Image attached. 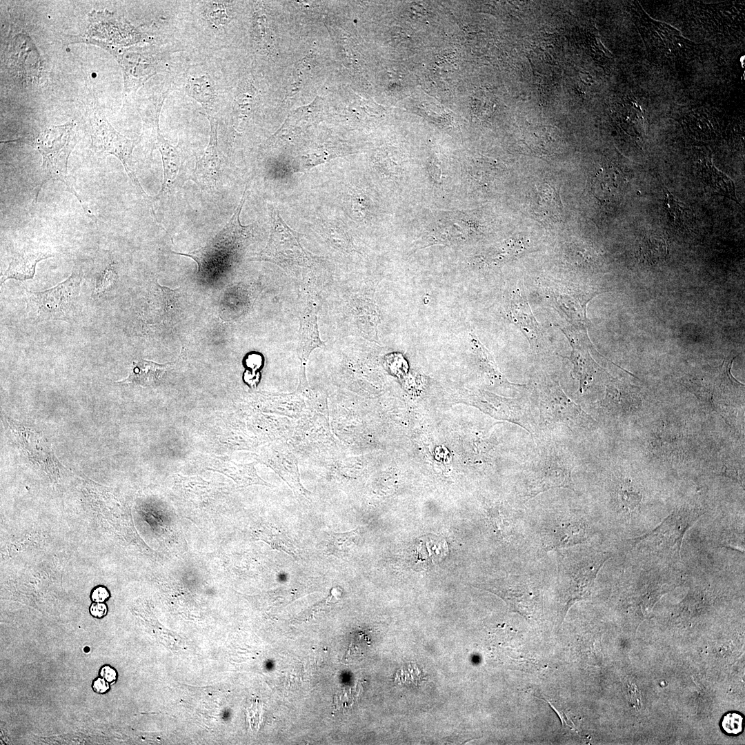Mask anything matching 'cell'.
I'll return each mask as SVG.
<instances>
[{
  "label": "cell",
  "instance_id": "1",
  "mask_svg": "<svg viewBox=\"0 0 745 745\" xmlns=\"http://www.w3.org/2000/svg\"><path fill=\"white\" fill-rule=\"evenodd\" d=\"M79 137L74 121L59 126H50L43 129L32 139L15 141L32 145L42 157L41 181L37 190L36 199L43 185L49 180L61 181L79 200L87 215L94 217L85 208L74 189V179L68 175V162L70 155L78 142Z\"/></svg>",
  "mask_w": 745,
  "mask_h": 745
},
{
  "label": "cell",
  "instance_id": "2",
  "mask_svg": "<svg viewBox=\"0 0 745 745\" xmlns=\"http://www.w3.org/2000/svg\"><path fill=\"white\" fill-rule=\"evenodd\" d=\"M82 281V271L75 270L66 279L52 288L42 291L26 290V312L29 321H74L81 310Z\"/></svg>",
  "mask_w": 745,
  "mask_h": 745
},
{
  "label": "cell",
  "instance_id": "3",
  "mask_svg": "<svg viewBox=\"0 0 745 745\" xmlns=\"http://www.w3.org/2000/svg\"><path fill=\"white\" fill-rule=\"evenodd\" d=\"M246 197V189L229 221L205 246L189 252H172L194 259L200 274L218 272L228 266L252 235V225L243 226L239 219Z\"/></svg>",
  "mask_w": 745,
  "mask_h": 745
},
{
  "label": "cell",
  "instance_id": "4",
  "mask_svg": "<svg viewBox=\"0 0 745 745\" xmlns=\"http://www.w3.org/2000/svg\"><path fill=\"white\" fill-rule=\"evenodd\" d=\"M11 25L4 53V63L9 72L22 83L39 82L43 74V61L21 21L10 13Z\"/></svg>",
  "mask_w": 745,
  "mask_h": 745
},
{
  "label": "cell",
  "instance_id": "5",
  "mask_svg": "<svg viewBox=\"0 0 745 745\" xmlns=\"http://www.w3.org/2000/svg\"><path fill=\"white\" fill-rule=\"evenodd\" d=\"M270 234L266 247L252 260L267 261L288 269L308 266V255L300 245L299 234L281 218L278 210L269 205Z\"/></svg>",
  "mask_w": 745,
  "mask_h": 745
},
{
  "label": "cell",
  "instance_id": "6",
  "mask_svg": "<svg viewBox=\"0 0 745 745\" xmlns=\"http://www.w3.org/2000/svg\"><path fill=\"white\" fill-rule=\"evenodd\" d=\"M77 41L97 46L106 50L118 61L123 72L124 91H136L158 71V61L146 48H123L112 46L86 35Z\"/></svg>",
  "mask_w": 745,
  "mask_h": 745
},
{
  "label": "cell",
  "instance_id": "7",
  "mask_svg": "<svg viewBox=\"0 0 745 745\" xmlns=\"http://www.w3.org/2000/svg\"><path fill=\"white\" fill-rule=\"evenodd\" d=\"M89 117L92 149L98 153L111 154L117 157L137 190L145 194L131 168V156L138 140L129 139L117 132L98 109H93Z\"/></svg>",
  "mask_w": 745,
  "mask_h": 745
},
{
  "label": "cell",
  "instance_id": "8",
  "mask_svg": "<svg viewBox=\"0 0 745 745\" xmlns=\"http://www.w3.org/2000/svg\"><path fill=\"white\" fill-rule=\"evenodd\" d=\"M700 515L693 508L677 509L650 533L636 539V544L659 552H675L680 557L684 535Z\"/></svg>",
  "mask_w": 745,
  "mask_h": 745
},
{
  "label": "cell",
  "instance_id": "9",
  "mask_svg": "<svg viewBox=\"0 0 745 745\" xmlns=\"http://www.w3.org/2000/svg\"><path fill=\"white\" fill-rule=\"evenodd\" d=\"M541 409L548 421L590 427L595 421L564 393L557 384L545 386L542 392Z\"/></svg>",
  "mask_w": 745,
  "mask_h": 745
},
{
  "label": "cell",
  "instance_id": "10",
  "mask_svg": "<svg viewBox=\"0 0 745 745\" xmlns=\"http://www.w3.org/2000/svg\"><path fill=\"white\" fill-rule=\"evenodd\" d=\"M89 19L86 36L98 41L120 47L141 39V33L108 11H93L89 14Z\"/></svg>",
  "mask_w": 745,
  "mask_h": 745
},
{
  "label": "cell",
  "instance_id": "11",
  "mask_svg": "<svg viewBox=\"0 0 745 745\" xmlns=\"http://www.w3.org/2000/svg\"><path fill=\"white\" fill-rule=\"evenodd\" d=\"M210 125V140L193 172L196 182L206 186H215L220 177L221 161L217 148L218 121L208 116Z\"/></svg>",
  "mask_w": 745,
  "mask_h": 745
},
{
  "label": "cell",
  "instance_id": "12",
  "mask_svg": "<svg viewBox=\"0 0 745 745\" xmlns=\"http://www.w3.org/2000/svg\"><path fill=\"white\" fill-rule=\"evenodd\" d=\"M317 311L315 301H309L301 314L298 349L301 359L300 372H305V366L312 351L316 348L324 346L319 337Z\"/></svg>",
  "mask_w": 745,
  "mask_h": 745
},
{
  "label": "cell",
  "instance_id": "13",
  "mask_svg": "<svg viewBox=\"0 0 745 745\" xmlns=\"http://www.w3.org/2000/svg\"><path fill=\"white\" fill-rule=\"evenodd\" d=\"M156 135V146L161 153L163 168L162 186L155 198L158 200L170 193L175 188L182 168L183 158L180 148L171 145L162 136L159 127L157 129Z\"/></svg>",
  "mask_w": 745,
  "mask_h": 745
},
{
  "label": "cell",
  "instance_id": "14",
  "mask_svg": "<svg viewBox=\"0 0 745 745\" xmlns=\"http://www.w3.org/2000/svg\"><path fill=\"white\" fill-rule=\"evenodd\" d=\"M53 256L52 253L41 250H22L17 252L12 257L8 268L1 275V286L10 279L18 281L32 279L37 263Z\"/></svg>",
  "mask_w": 745,
  "mask_h": 745
},
{
  "label": "cell",
  "instance_id": "15",
  "mask_svg": "<svg viewBox=\"0 0 745 745\" xmlns=\"http://www.w3.org/2000/svg\"><path fill=\"white\" fill-rule=\"evenodd\" d=\"M564 288H553V297L557 307L562 310L575 328H586L588 322L586 316L587 303L591 297H582L577 292Z\"/></svg>",
  "mask_w": 745,
  "mask_h": 745
},
{
  "label": "cell",
  "instance_id": "16",
  "mask_svg": "<svg viewBox=\"0 0 745 745\" xmlns=\"http://www.w3.org/2000/svg\"><path fill=\"white\" fill-rule=\"evenodd\" d=\"M606 560V557L603 555L595 557L573 573L566 601V611L573 604L586 596L599 568Z\"/></svg>",
  "mask_w": 745,
  "mask_h": 745
},
{
  "label": "cell",
  "instance_id": "17",
  "mask_svg": "<svg viewBox=\"0 0 745 745\" xmlns=\"http://www.w3.org/2000/svg\"><path fill=\"white\" fill-rule=\"evenodd\" d=\"M510 317L529 341L537 339L539 334L538 324L524 295L519 289L514 291L510 304Z\"/></svg>",
  "mask_w": 745,
  "mask_h": 745
},
{
  "label": "cell",
  "instance_id": "18",
  "mask_svg": "<svg viewBox=\"0 0 745 745\" xmlns=\"http://www.w3.org/2000/svg\"><path fill=\"white\" fill-rule=\"evenodd\" d=\"M170 363L161 364L152 361L140 359L134 361L129 375L118 384H130L141 386H154L159 384Z\"/></svg>",
  "mask_w": 745,
  "mask_h": 745
},
{
  "label": "cell",
  "instance_id": "19",
  "mask_svg": "<svg viewBox=\"0 0 745 745\" xmlns=\"http://www.w3.org/2000/svg\"><path fill=\"white\" fill-rule=\"evenodd\" d=\"M448 546L444 540L437 537H426L421 540L416 549L417 559L421 563L435 564L445 557Z\"/></svg>",
  "mask_w": 745,
  "mask_h": 745
},
{
  "label": "cell",
  "instance_id": "20",
  "mask_svg": "<svg viewBox=\"0 0 745 745\" xmlns=\"http://www.w3.org/2000/svg\"><path fill=\"white\" fill-rule=\"evenodd\" d=\"M358 531L356 529L341 533L330 532L328 539V551L339 557L346 556L357 544Z\"/></svg>",
  "mask_w": 745,
  "mask_h": 745
},
{
  "label": "cell",
  "instance_id": "21",
  "mask_svg": "<svg viewBox=\"0 0 745 745\" xmlns=\"http://www.w3.org/2000/svg\"><path fill=\"white\" fill-rule=\"evenodd\" d=\"M187 94L203 106L212 104L215 99V90L206 75L198 78H190L186 86Z\"/></svg>",
  "mask_w": 745,
  "mask_h": 745
},
{
  "label": "cell",
  "instance_id": "22",
  "mask_svg": "<svg viewBox=\"0 0 745 745\" xmlns=\"http://www.w3.org/2000/svg\"><path fill=\"white\" fill-rule=\"evenodd\" d=\"M119 276L112 263L105 266L96 276L92 288L95 297H108L117 284Z\"/></svg>",
  "mask_w": 745,
  "mask_h": 745
},
{
  "label": "cell",
  "instance_id": "23",
  "mask_svg": "<svg viewBox=\"0 0 745 745\" xmlns=\"http://www.w3.org/2000/svg\"><path fill=\"white\" fill-rule=\"evenodd\" d=\"M615 491L616 500L624 512L631 514L638 508L642 500V495L630 481H622L617 484Z\"/></svg>",
  "mask_w": 745,
  "mask_h": 745
},
{
  "label": "cell",
  "instance_id": "24",
  "mask_svg": "<svg viewBox=\"0 0 745 745\" xmlns=\"http://www.w3.org/2000/svg\"><path fill=\"white\" fill-rule=\"evenodd\" d=\"M532 593L522 588L508 589L501 595L511 608L525 617L533 615Z\"/></svg>",
  "mask_w": 745,
  "mask_h": 745
},
{
  "label": "cell",
  "instance_id": "25",
  "mask_svg": "<svg viewBox=\"0 0 745 745\" xmlns=\"http://www.w3.org/2000/svg\"><path fill=\"white\" fill-rule=\"evenodd\" d=\"M620 182L621 180L617 179L615 170L612 169L602 170L597 175L595 180L597 196L608 199L614 197L618 191Z\"/></svg>",
  "mask_w": 745,
  "mask_h": 745
},
{
  "label": "cell",
  "instance_id": "26",
  "mask_svg": "<svg viewBox=\"0 0 745 745\" xmlns=\"http://www.w3.org/2000/svg\"><path fill=\"white\" fill-rule=\"evenodd\" d=\"M585 532L582 524H569L566 527H563L559 533H557L555 546H565L580 542L584 539Z\"/></svg>",
  "mask_w": 745,
  "mask_h": 745
},
{
  "label": "cell",
  "instance_id": "27",
  "mask_svg": "<svg viewBox=\"0 0 745 745\" xmlns=\"http://www.w3.org/2000/svg\"><path fill=\"white\" fill-rule=\"evenodd\" d=\"M256 91L253 86L244 83L239 90L235 101V108L241 114L250 111L257 103Z\"/></svg>",
  "mask_w": 745,
  "mask_h": 745
},
{
  "label": "cell",
  "instance_id": "28",
  "mask_svg": "<svg viewBox=\"0 0 745 745\" xmlns=\"http://www.w3.org/2000/svg\"><path fill=\"white\" fill-rule=\"evenodd\" d=\"M722 726L728 734H739L743 730V717L737 713H727L723 717Z\"/></svg>",
  "mask_w": 745,
  "mask_h": 745
},
{
  "label": "cell",
  "instance_id": "29",
  "mask_svg": "<svg viewBox=\"0 0 745 745\" xmlns=\"http://www.w3.org/2000/svg\"><path fill=\"white\" fill-rule=\"evenodd\" d=\"M209 19L215 24H226L229 22V17L226 12L223 3H212L207 10Z\"/></svg>",
  "mask_w": 745,
  "mask_h": 745
},
{
  "label": "cell",
  "instance_id": "30",
  "mask_svg": "<svg viewBox=\"0 0 745 745\" xmlns=\"http://www.w3.org/2000/svg\"><path fill=\"white\" fill-rule=\"evenodd\" d=\"M475 105L476 112H492L494 106L493 99L491 95H488L487 92L480 91L475 95Z\"/></svg>",
  "mask_w": 745,
  "mask_h": 745
},
{
  "label": "cell",
  "instance_id": "31",
  "mask_svg": "<svg viewBox=\"0 0 745 745\" xmlns=\"http://www.w3.org/2000/svg\"><path fill=\"white\" fill-rule=\"evenodd\" d=\"M99 675L106 679L109 684L114 683L117 679V672L110 665L106 664L101 667Z\"/></svg>",
  "mask_w": 745,
  "mask_h": 745
},
{
  "label": "cell",
  "instance_id": "32",
  "mask_svg": "<svg viewBox=\"0 0 745 745\" xmlns=\"http://www.w3.org/2000/svg\"><path fill=\"white\" fill-rule=\"evenodd\" d=\"M109 596L108 590L102 586L95 588L91 593V599L95 602H104Z\"/></svg>",
  "mask_w": 745,
  "mask_h": 745
},
{
  "label": "cell",
  "instance_id": "33",
  "mask_svg": "<svg viewBox=\"0 0 745 745\" xmlns=\"http://www.w3.org/2000/svg\"><path fill=\"white\" fill-rule=\"evenodd\" d=\"M90 614L97 618H101L107 613V606L103 602H94L90 606Z\"/></svg>",
  "mask_w": 745,
  "mask_h": 745
},
{
  "label": "cell",
  "instance_id": "34",
  "mask_svg": "<svg viewBox=\"0 0 745 745\" xmlns=\"http://www.w3.org/2000/svg\"><path fill=\"white\" fill-rule=\"evenodd\" d=\"M109 687V683L101 677L95 678L92 684L93 691L97 693H105Z\"/></svg>",
  "mask_w": 745,
  "mask_h": 745
}]
</instances>
